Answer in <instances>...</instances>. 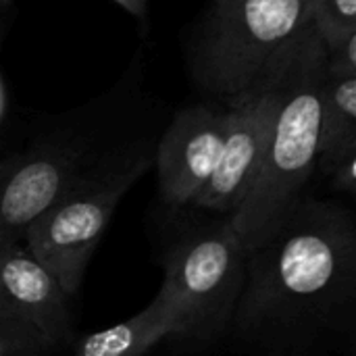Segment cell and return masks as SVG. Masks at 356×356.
<instances>
[{
  "mask_svg": "<svg viewBox=\"0 0 356 356\" xmlns=\"http://www.w3.org/2000/svg\"><path fill=\"white\" fill-rule=\"evenodd\" d=\"M246 248L227 217L181 238L165 257L159 294L175 311L184 340L217 342L232 332L246 280Z\"/></svg>",
  "mask_w": 356,
  "mask_h": 356,
  "instance_id": "cell-5",
  "label": "cell"
},
{
  "mask_svg": "<svg viewBox=\"0 0 356 356\" xmlns=\"http://www.w3.org/2000/svg\"><path fill=\"white\" fill-rule=\"evenodd\" d=\"M353 156H356V75L327 71L317 173L327 177Z\"/></svg>",
  "mask_w": 356,
  "mask_h": 356,
  "instance_id": "cell-11",
  "label": "cell"
},
{
  "mask_svg": "<svg viewBox=\"0 0 356 356\" xmlns=\"http://www.w3.org/2000/svg\"><path fill=\"white\" fill-rule=\"evenodd\" d=\"M225 134V106L194 104L173 115L156 140L154 165L159 196L171 209L190 207L219 161Z\"/></svg>",
  "mask_w": 356,
  "mask_h": 356,
  "instance_id": "cell-7",
  "label": "cell"
},
{
  "mask_svg": "<svg viewBox=\"0 0 356 356\" xmlns=\"http://www.w3.org/2000/svg\"><path fill=\"white\" fill-rule=\"evenodd\" d=\"M121 8H125L129 15L138 19L142 25V31H146V19H148V0H115Z\"/></svg>",
  "mask_w": 356,
  "mask_h": 356,
  "instance_id": "cell-16",
  "label": "cell"
},
{
  "mask_svg": "<svg viewBox=\"0 0 356 356\" xmlns=\"http://www.w3.org/2000/svg\"><path fill=\"white\" fill-rule=\"evenodd\" d=\"M0 309L33 325L56 353L73 344V298L21 240L0 246Z\"/></svg>",
  "mask_w": 356,
  "mask_h": 356,
  "instance_id": "cell-9",
  "label": "cell"
},
{
  "mask_svg": "<svg viewBox=\"0 0 356 356\" xmlns=\"http://www.w3.org/2000/svg\"><path fill=\"white\" fill-rule=\"evenodd\" d=\"M313 31V0H211L190 33L188 69L229 106L277 83Z\"/></svg>",
  "mask_w": 356,
  "mask_h": 356,
  "instance_id": "cell-4",
  "label": "cell"
},
{
  "mask_svg": "<svg viewBox=\"0 0 356 356\" xmlns=\"http://www.w3.org/2000/svg\"><path fill=\"white\" fill-rule=\"evenodd\" d=\"M332 190L340 192V194H348L355 196L356 192V156L344 161L342 165H338L330 175H327Z\"/></svg>",
  "mask_w": 356,
  "mask_h": 356,
  "instance_id": "cell-14",
  "label": "cell"
},
{
  "mask_svg": "<svg viewBox=\"0 0 356 356\" xmlns=\"http://www.w3.org/2000/svg\"><path fill=\"white\" fill-rule=\"evenodd\" d=\"M184 327L171 305L156 292L138 315L75 342L73 356H144L165 338H181Z\"/></svg>",
  "mask_w": 356,
  "mask_h": 356,
  "instance_id": "cell-10",
  "label": "cell"
},
{
  "mask_svg": "<svg viewBox=\"0 0 356 356\" xmlns=\"http://www.w3.org/2000/svg\"><path fill=\"white\" fill-rule=\"evenodd\" d=\"M313 27L325 52L356 35V0H313Z\"/></svg>",
  "mask_w": 356,
  "mask_h": 356,
  "instance_id": "cell-12",
  "label": "cell"
},
{
  "mask_svg": "<svg viewBox=\"0 0 356 356\" xmlns=\"http://www.w3.org/2000/svg\"><path fill=\"white\" fill-rule=\"evenodd\" d=\"M275 86L225 106V134L219 161L190 209L229 217L240 204L254 181L269 142L277 104Z\"/></svg>",
  "mask_w": 356,
  "mask_h": 356,
  "instance_id": "cell-8",
  "label": "cell"
},
{
  "mask_svg": "<svg viewBox=\"0 0 356 356\" xmlns=\"http://www.w3.org/2000/svg\"><path fill=\"white\" fill-rule=\"evenodd\" d=\"M152 165L154 156H148L106 179L75 190L35 217L21 234L23 246L67 296L79 294L90 259L106 234L115 209Z\"/></svg>",
  "mask_w": 356,
  "mask_h": 356,
  "instance_id": "cell-6",
  "label": "cell"
},
{
  "mask_svg": "<svg viewBox=\"0 0 356 356\" xmlns=\"http://www.w3.org/2000/svg\"><path fill=\"white\" fill-rule=\"evenodd\" d=\"M356 323V219L334 198H302L246 257L232 336L265 355L305 356L350 342Z\"/></svg>",
  "mask_w": 356,
  "mask_h": 356,
  "instance_id": "cell-1",
  "label": "cell"
},
{
  "mask_svg": "<svg viewBox=\"0 0 356 356\" xmlns=\"http://www.w3.org/2000/svg\"><path fill=\"white\" fill-rule=\"evenodd\" d=\"M10 21H13V4L10 6L0 4V50H2V44L8 35ZM4 108H6V92H4V83H2V75H0V119L4 115Z\"/></svg>",
  "mask_w": 356,
  "mask_h": 356,
  "instance_id": "cell-15",
  "label": "cell"
},
{
  "mask_svg": "<svg viewBox=\"0 0 356 356\" xmlns=\"http://www.w3.org/2000/svg\"><path fill=\"white\" fill-rule=\"evenodd\" d=\"M0 4H6V6H10V4H13V0H0Z\"/></svg>",
  "mask_w": 356,
  "mask_h": 356,
  "instance_id": "cell-17",
  "label": "cell"
},
{
  "mask_svg": "<svg viewBox=\"0 0 356 356\" xmlns=\"http://www.w3.org/2000/svg\"><path fill=\"white\" fill-rule=\"evenodd\" d=\"M325 81L327 54L313 27L277 79V104L263 161L248 192L227 217L246 252L263 246L307 198L319 161Z\"/></svg>",
  "mask_w": 356,
  "mask_h": 356,
  "instance_id": "cell-3",
  "label": "cell"
},
{
  "mask_svg": "<svg viewBox=\"0 0 356 356\" xmlns=\"http://www.w3.org/2000/svg\"><path fill=\"white\" fill-rule=\"evenodd\" d=\"M48 340L21 317L0 309V356H54Z\"/></svg>",
  "mask_w": 356,
  "mask_h": 356,
  "instance_id": "cell-13",
  "label": "cell"
},
{
  "mask_svg": "<svg viewBox=\"0 0 356 356\" xmlns=\"http://www.w3.org/2000/svg\"><path fill=\"white\" fill-rule=\"evenodd\" d=\"M140 83L123 77L100 96L58 117L52 129L0 163V246L79 188L154 156L159 136L134 131Z\"/></svg>",
  "mask_w": 356,
  "mask_h": 356,
  "instance_id": "cell-2",
  "label": "cell"
}]
</instances>
